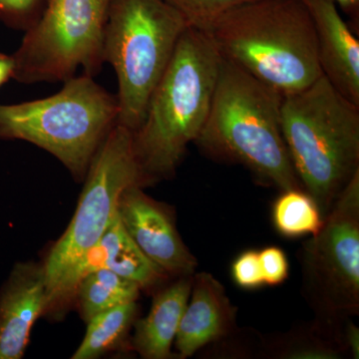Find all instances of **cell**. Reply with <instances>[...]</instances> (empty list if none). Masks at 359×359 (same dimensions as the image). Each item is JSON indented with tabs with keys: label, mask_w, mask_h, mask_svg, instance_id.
I'll return each mask as SVG.
<instances>
[{
	"label": "cell",
	"mask_w": 359,
	"mask_h": 359,
	"mask_svg": "<svg viewBox=\"0 0 359 359\" xmlns=\"http://www.w3.org/2000/svg\"><path fill=\"white\" fill-rule=\"evenodd\" d=\"M93 78H70L46 98L0 104V139L34 144L57 158L75 179H84L119 116L117 96Z\"/></svg>",
	"instance_id": "cell-5"
},
{
	"label": "cell",
	"mask_w": 359,
	"mask_h": 359,
	"mask_svg": "<svg viewBox=\"0 0 359 359\" xmlns=\"http://www.w3.org/2000/svg\"><path fill=\"white\" fill-rule=\"evenodd\" d=\"M110 0H46L13 54L20 83L65 82L79 69L94 77L104 65Z\"/></svg>",
	"instance_id": "cell-7"
},
{
	"label": "cell",
	"mask_w": 359,
	"mask_h": 359,
	"mask_svg": "<svg viewBox=\"0 0 359 359\" xmlns=\"http://www.w3.org/2000/svg\"><path fill=\"white\" fill-rule=\"evenodd\" d=\"M140 290L136 283L110 269H101L82 278L75 294L81 316L88 323L97 314L127 302H136Z\"/></svg>",
	"instance_id": "cell-16"
},
{
	"label": "cell",
	"mask_w": 359,
	"mask_h": 359,
	"mask_svg": "<svg viewBox=\"0 0 359 359\" xmlns=\"http://www.w3.org/2000/svg\"><path fill=\"white\" fill-rule=\"evenodd\" d=\"M83 192L67 230L43 264L49 308L71 271L100 240L117 214L118 202L130 186H143L133 150V132L116 123L92 159Z\"/></svg>",
	"instance_id": "cell-8"
},
{
	"label": "cell",
	"mask_w": 359,
	"mask_h": 359,
	"mask_svg": "<svg viewBox=\"0 0 359 359\" xmlns=\"http://www.w3.org/2000/svg\"><path fill=\"white\" fill-rule=\"evenodd\" d=\"M280 124L295 174L325 218L359 172V106L321 75L283 96Z\"/></svg>",
	"instance_id": "cell-4"
},
{
	"label": "cell",
	"mask_w": 359,
	"mask_h": 359,
	"mask_svg": "<svg viewBox=\"0 0 359 359\" xmlns=\"http://www.w3.org/2000/svg\"><path fill=\"white\" fill-rule=\"evenodd\" d=\"M344 344L347 348L351 351L353 358H359V330L353 323H349L346 325V332H344Z\"/></svg>",
	"instance_id": "cell-24"
},
{
	"label": "cell",
	"mask_w": 359,
	"mask_h": 359,
	"mask_svg": "<svg viewBox=\"0 0 359 359\" xmlns=\"http://www.w3.org/2000/svg\"><path fill=\"white\" fill-rule=\"evenodd\" d=\"M136 302H127L97 314L88 321L86 334L73 359H94L122 341L136 320Z\"/></svg>",
	"instance_id": "cell-17"
},
{
	"label": "cell",
	"mask_w": 359,
	"mask_h": 359,
	"mask_svg": "<svg viewBox=\"0 0 359 359\" xmlns=\"http://www.w3.org/2000/svg\"><path fill=\"white\" fill-rule=\"evenodd\" d=\"M204 32L222 58L282 96L323 75L302 0H254L226 11Z\"/></svg>",
	"instance_id": "cell-2"
},
{
	"label": "cell",
	"mask_w": 359,
	"mask_h": 359,
	"mask_svg": "<svg viewBox=\"0 0 359 359\" xmlns=\"http://www.w3.org/2000/svg\"><path fill=\"white\" fill-rule=\"evenodd\" d=\"M309 295L330 318L359 309V172L339 194L318 233L304 245Z\"/></svg>",
	"instance_id": "cell-9"
},
{
	"label": "cell",
	"mask_w": 359,
	"mask_h": 359,
	"mask_svg": "<svg viewBox=\"0 0 359 359\" xmlns=\"http://www.w3.org/2000/svg\"><path fill=\"white\" fill-rule=\"evenodd\" d=\"M15 62L13 55L0 53V87L13 78Z\"/></svg>",
	"instance_id": "cell-25"
},
{
	"label": "cell",
	"mask_w": 359,
	"mask_h": 359,
	"mask_svg": "<svg viewBox=\"0 0 359 359\" xmlns=\"http://www.w3.org/2000/svg\"><path fill=\"white\" fill-rule=\"evenodd\" d=\"M264 285H278L289 275V263L285 252L278 247H269L259 252Z\"/></svg>",
	"instance_id": "cell-23"
},
{
	"label": "cell",
	"mask_w": 359,
	"mask_h": 359,
	"mask_svg": "<svg viewBox=\"0 0 359 359\" xmlns=\"http://www.w3.org/2000/svg\"><path fill=\"white\" fill-rule=\"evenodd\" d=\"M222 57L207 33L189 26L133 132L143 186L171 178L204 128Z\"/></svg>",
	"instance_id": "cell-1"
},
{
	"label": "cell",
	"mask_w": 359,
	"mask_h": 359,
	"mask_svg": "<svg viewBox=\"0 0 359 359\" xmlns=\"http://www.w3.org/2000/svg\"><path fill=\"white\" fill-rule=\"evenodd\" d=\"M235 327L236 309L222 283L210 273L194 276L190 297L175 339L179 358H190L230 334Z\"/></svg>",
	"instance_id": "cell-13"
},
{
	"label": "cell",
	"mask_w": 359,
	"mask_h": 359,
	"mask_svg": "<svg viewBox=\"0 0 359 359\" xmlns=\"http://www.w3.org/2000/svg\"><path fill=\"white\" fill-rule=\"evenodd\" d=\"M46 0H0V21L8 27L26 30L39 20Z\"/></svg>",
	"instance_id": "cell-20"
},
{
	"label": "cell",
	"mask_w": 359,
	"mask_h": 359,
	"mask_svg": "<svg viewBox=\"0 0 359 359\" xmlns=\"http://www.w3.org/2000/svg\"><path fill=\"white\" fill-rule=\"evenodd\" d=\"M311 14L321 73L359 106V41L332 0H302Z\"/></svg>",
	"instance_id": "cell-12"
},
{
	"label": "cell",
	"mask_w": 359,
	"mask_h": 359,
	"mask_svg": "<svg viewBox=\"0 0 359 359\" xmlns=\"http://www.w3.org/2000/svg\"><path fill=\"white\" fill-rule=\"evenodd\" d=\"M283 96L222 58L211 108L195 144L214 159L243 165L278 190L302 189L280 124Z\"/></svg>",
	"instance_id": "cell-3"
},
{
	"label": "cell",
	"mask_w": 359,
	"mask_h": 359,
	"mask_svg": "<svg viewBox=\"0 0 359 359\" xmlns=\"http://www.w3.org/2000/svg\"><path fill=\"white\" fill-rule=\"evenodd\" d=\"M48 309L43 264H16L0 289V359L25 355L33 325Z\"/></svg>",
	"instance_id": "cell-11"
},
{
	"label": "cell",
	"mask_w": 359,
	"mask_h": 359,
	"mask_svg": "<svg viewBox=\"0 0 359 359\" xmlns=\"http://www.w3.org/2000/svg\"><path fill=\"white\" fill-rule=\"evenodd\" d=\"M130 186L118 202V216L130 237L168 276H193L197 259L184 244L170 212L142 190Z\"/></svg>",
	"instance_id": "cell-10"
},
{
	"label": "cell",
	"mask_w": 359,
	"mask_h": 359,
	"mask_svg": "<svg viewBox=\"0 0 359 359\" xmlns=\"http://www.w3.org/2000/svg\"><path fill=\"white\" fill-rule=\"evenodd\" d=\"M193 276L181 278L157 294L146 318L135 320L134 348L143 358L168 359L192 290Z\"/></svg>",
	"instance_id": "cell-14"
},
{
	"label": "cell",
	"mask_w": 359,
	"mask_h": 359,
	"mask_svg": "<svg viewBox=\"0 0 359 359\" xmlns=\"http://www.w3.org/2000/svg\"><path fill=\"white\" fill-rule=\"evenodd\" d=\"M196 29H207L217 18L235 7L254 0H165Z\"/></svg>",
	"instance_id": "cell-19"
},
{
	"label": "cell",
	"mask_w": 359,
	"mask_h": 359,
	"mask_svg": "<svg viewBox=\"0 0 359 359\" xmlns=\"http://www.w3.org/2000/svg\"><path fill=\"white\" fill-rule=\"evenodd\" d=\"M233 282L245 290H255L264 285L259 252L250 250L243 252L231 266Z\"/></svg>",
	"instance_id": "cell-22"
},
{
	"label": "cell",
	"mask_w": 359,
	"mask_h": 359,
	"mask_svg": "<svg viewBox=\"0 0 359 359\" xmlns=\"http://www.w3.org/2000/svg\"><path fill=\"white\" fill-rule=\"evenodd\" d=\"M347 15L351 16L354 21L358 20L359 0H332Z\"/></svg>",
	"instance_id": "cell-26"
},
{
	"label": "cell",
	"mask_w": 359,
	"mask_h": 359,
	"mask_svg": "<svg viewBox=\"0 0 359 359\" xmlns=\"http://www.w3.org/2000/svg\"><path fill=\"white\" fill-rule=\"evenodd\" d=\"M101 238L108 247L106 269L136 283L141 289H150L166 278L167 273L135 244L120 221L118 212Z\"/></svg>",
	"instance_id": "cell-15"
},
{
	"label": "cell",
	"mask_w": 359,
	"mask_h": 359,
	"mask_svg": "<svg viewBox=\"0 0 359 359\" xmlns=\"http://www.w3.org/2000/svg\"><path fill=\"white\" fill-rule=\"evenodd\" d=\"M189 27L165 0H110L103 60L118 80V124L134 132L149 99Z\"/></svg>",
	"instance_id": "cell-6"
},
{
	"label": "cell",
	"mask_w": 359,
	"mask_h": 359,
	"mask_svg": "<svg viewBox=\"0 0 359 359\" xmlns=\"http://www.w3.org/2000/svg\"><path fill=\"white\" fill-rule=\"evenodd\" d=\"M280 358L289 359H337L340 351L332 344L321 339L289 340L280 349Z\"/></svg>",
	"instance_id": "cell-21"
},
{
	"label": "cell",
	"mask_w": 359,
	"mask_h": 359,
	"mask_svg": "<svg viewBox=\"0 0 359 359\" xmlns=\"http://www.w3.org/2000/svg\"><path fill=\"white\" fill-rule=\"evenodd\" d=\"M276 231L287 238H299L318 233L323 217L316 201L304 189L283 191L273 208Z\"/></svg>",
	"instance_id": "cell-18"
}]
</instances>
